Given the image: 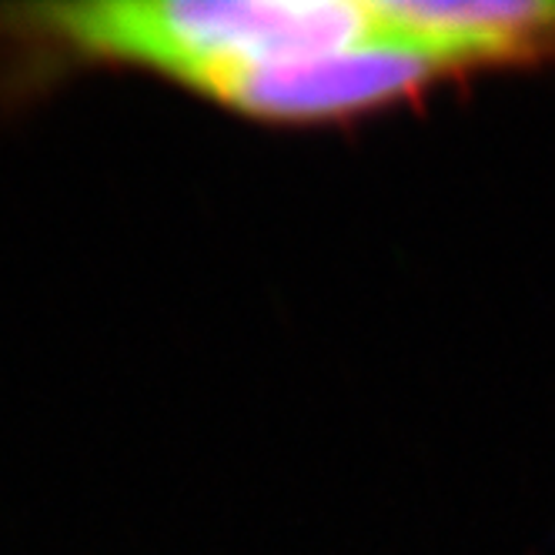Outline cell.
<instances>
[{
  "instance_id": "1",
  "label": "cell",
  "mask_w": 555,
  "mask_h": 555,
  "mask_svg": "<svg viewBox=\"0 0 555 555\" xmlns=\"http://www.w3.org/2000/svg\"><path fill=\"white\" fill-rule=\"evenodd\" d=\"M14 34L74 61L154 67L194 88L208 74L305 57L382 34L375 4L345 0H151L11 11Z\"/></svg>"
},
{
  "instance_id": "2",
  "label": "cell",
  "mask_w": 555,
  "mask_h": 555,
  "mask_svg": "<svg viewBox=\"0 0 555 555\" xmlns=\"http://www.w3.org/2000/svg\"><path fill=\"white\" fill-rule=\"evenodd\" d=\"M455 74L439 54L382 27L359 44L208 74L202 94L261 121H338L415 98Z\"/></svg>"
},
{
  "instance_id": "3",
  "label": "cell",
  "mask_w": 555,
  "mask_h": 555,
  "mask_svg": "<svg viewBox=\"0 0 555 555\" xmlns=\"http://www.w3.org/2000/svg\"><path fill=\"white\" fill-rule=\"evenodd\" d=\"M399 37L439 54L455 74L555 61V0H479V4H375Z\"/></svg>"
}]
</instances>
